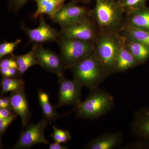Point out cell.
Listing matches in <instances>:
<instances>
[{"mask_svg": "<svg viewBox=\"0 0 149 149\" xmlns=\"http://www.w3.org/2000/svg\"><path fill=\"white\" fill-rule=\"evenodd\" d=\"M7 108L13 109L9 96H2L0 98V109Z\"/></svg>", "mask_w": 149, "mask_h": 149, "instance_id": "31", "label": "cell"}, {"mask_svg": "<svg viewBox=\"0 0 149 149\" xmlns=\"http://www.w3.org/2000/svg\"><path fill=\"white\" fill-rule=\"evenodd\" d=\"M9 8L12 10H19L27 2V0H8Z\"/></svg>", "mask_w": 149, "mask_h": 149, "instance_id": "30", "label": "cell"}, {"mask_svg": "<svg viewBox=\"0 0 149 149\" xmlns=\"http://www.w3.org/2000/svg\"><path fill=\"white\" fill-rule=\"evenodd\" d=\"M49 149H67L68 147L67 146H63L61 143L55 142L54 143H49Z\"/></svg>", "mask_w": 149, "mask_h": 149, "instance_id": "34", "label": "cell"}, {"mask_svg": "<svg viewBox=\"0 0 149 149\" xmlns=\"http://www.w3.org/2000/svg\"><path fill=\"white\" fill-rule=\"evenodd\" d=\"M91 0H72V1L74 2H80L84 3H90Z\"/></svg>", "mask_w": 149, "mask_h": 149, "instance_id": "35", "label": "cell"}, {"mask_svg": "<svg viewBox=\"0 0 149 149\" xmlns=\"http://www.w3.org/2000/svg\"><path fill=\"white\" fill-rule=\"evenodd\" d=\"M48 123L44 117L36 123L27 125L25 130L21 132L17 142L13 149H29L35 145L44 144L49 145L45 136V130Z\"/></svg>", "mask_w": 149, "mask_h": 149, "instance_id": "7", "label": "cell"}, {"mask_svg": "<svg viewBox=\"0 0 149 149\" xmlns=\"http://www.w3.org/2000/svg\"><path fill=\"white\" fill-rule=\"evenodd\" d=\"M3 77H19L21 76L18 69L15 68H0Z\"/></svg>", "mask_w": 149, "mask_h": 149, "instance_id": "29", "label": "cell"}, {"mask_svg": "<svg viewBox=\"0 0 149 149\" xmlns=\"http://www.w3.org/2000/svg\"><path fill=\"white\" fill-rule=\"evenodd\" d=\"M124 43L126 47L136 59L139 65L143 64L148 60L149 46L125 39Z\"/></svg>", "mask_w": 149, "mask_h": 149, "instance_id": "19", "label": "cell"}, {"mask_svg": "<svg viewBox=\"0 0 149 149\" xmlns=\"http://www.w3.org/2000/svg\"><path fill=\"white\" fill-rule=\"evenodd\" d=\"M124 42V38L118 33H100L95 42L94 53L103 67L107 77L116 72V60Z\"/></svg>", "mask_w": 149, "mask_h": 149, "instance_id": "3", "label": "cell"}, {"mask_svg": "<svg viewBox=\"0 0 149 149\" xmlns=\"http://www.w3.org/2000/svg\"><path fill=\"white\" fill-rule=\"evenodd\" d=\"M36 44L33 45L32 50L28 53L22 55L17 56L12 54V56L15 60L18 67L20 75H23L31 67L39 65L35 54Z\"/></svg>", "mask_w": 149, "mask_h": 149, "instance_id": "20", "label": "cell"}, {"mask_svg": "<svg viewBox=\"0 0 149 149\" xmlns=\"http://www.w3.org/2000/svg\"><path fill=\"white\" fill-rule=\"evenodd\" d=\"M12 107L15 112L20 116L22 129L26 128L31 116L24 88L11 93L9 96Z\"/></svg>", "mask_w": 149, "mask_h": 149, "instance_id": "12", "label": "cell"}, {"mask_svg": "<svg viewBox=\"0 0 149 149\" xmlns=\"http://www.w3.org/2000/svg\"><path fill=\"white\" fill-rule=\"evenodd\" d=\"M37 3V9L33 15V18L46 14L52 19L63 6L65 0H34Z\"/></svg>", "mask_w": 149, "mask_h": 149, "instance_id": "16", "label": "cell"}, {"mask_svg": "<svg viewBox=\"0 0 149 149\" xmlns=\"http://www.w3.org/2000/svg\"><path fill=\"white\" fill-rule=\"evenodd\" d=\"M125 24L149 31V7L146 6L125 12Z\"/></svg>", "mask_w": 149, "mask_h": 149, "instance_id": "15", "label": "cell"}, {"mask_svg": "<svg viewBox=\"0 0 149 149\" xmlns=\"http://www.w3.org/2000/svg\"><path fill=\"white\" fill-rule=\"evenodd\" d=\"M137 65H139L138 62L126 47L124 42L118 51L116 60V72H125Z\"/></svg>", "mask_w": 149, "mask_h": 149, "instance_id": "17", "label": "cell"}, {"mask_svg": "<svg viewBox=\"0 0 149 149\" xmlns=\"http://www.w3.org/2000/svg\"><path fill=\"white\" fill-rule=\"evenodd\" d=\"M93 91L84 101L75 107L74 110L78 118L95 119L106 114L112 109L114 99L111 95L97 89Z\"/></svg>", "mask_w": 149, "mask_h": 149, "instance_id": "4", "label": "cell"}, {"mask_svg": "<svg viewBox=\"0 0 149 149\" xmlns=\"http://www.w3.org/2000/svg\"><path fill=\"white\" fill-rule=\"evenodd\" d=\"M124 149H149V140L140 139V140L122 147Z\"/></svg>", "mask_w": 149, "mask_h": 149, "instance_id": "28", "label": "cell"}, {"mask_svg": "<svg viewBox=\"0 0 149 149\" xmlns=\"http://www.w3.org/2000/svg\"><path fill=\"white\" fill-rule=\"evenodd\" d=\"M92 11L84 6L77 5L72 1L64 5L56 15L53 21L61 27L69 26L92 17Z\"/></svg>", "mask_w": 149, "mask_h": 149, "instance_id": "9", "label": "cell"}, {"mask_svg": "<svg viewBox=\"0 0 149 149\" xmlns=\"http://www.w3.org/2000/svg\"><path fill=\"white\" fill-rule=\"evenodd\" d=\"M125 13L146 6L148 0H117Z\"/></svg>", "mask_w": 149, "mask_h": 149, "instance_id": "24", "label": "cell"}, {"mask_svg": "<svg viewBox=\"0 0 149 149\" xmlns=\"http://www.w3.org/2000/svg\"><path fill=\"white\" fill-rule=\"evenodd\" d=\"M0 68H15L18 69V65L11 54L1 59Z\"/></svg>", "mask_w": 149, "mask_h": 149, "instance_id": "26", "label": "cell"}, {"mask_svg": "<svg viewBox=\"0 0 149 149\" xmlns=\"http://www.w3.org/2000/svg\"><path fill=\"white\" fill-rule=\"evenodd\" d=\"M59 56L65 69L70 70L94 50L95 43L66 39L60 36L57 41Z\"/></svg>", "mask_w": 149, "mask_h": 149, "instance_id": "5", "label": "cell"}, {"mask_svg": "<svg viewBox=\"0 0 149 149\" xmlns=\"http://www.w3.org/2000/svg\"><path fill=\"white\" fill-rule=\"evenodd\" d=\"M53 132L50 136L55 142L66 144L72 139L68 130L59 129L55 126H53Z\"/></svg>", "mask_w": 149, "mask_h": 149, "instance_id": "23", "label": "cell"}, {"mask_svg": "<svg viewBox=\"0 0 149 149\" xmlns=\"http://www.w3.org/2000/svg\"><path fill=\"white\" fill-rule=\"evenodd\" d=\"M24 80L20 77H3L1 82V96L8 93H13L25 88Z\"/></svg>", "mask_w": 149, "mask_h": 149, "instance_id": "21", "label": "cell"}, {"mask_svg": "<svg viewBox=\"0 0 149 149\" xmlns=\"http://www.w3.org/2000/svg\"><path fill=\"white\" fill-rule=\"evenodd\" d=\"M73 80L92 91L97 89L107 77L103 67L94 51L70 69Z\"/></svg>", "mask_w": 149, "mask_h": 149, "instance_id": "2", "label": "cell"}, {"mask_svg": "<svg viewBox=\"0 0 149 149\" xmlns=\"http://www.w3.org/2000/svg\"><path fill=\"white\" fill-rule=\"evenodd\" d=\"M18 115L15 114L6 118L0 119V137L1 141L4 133H5L6 130L10 125L11 123L13 122L15 119H16Z\"/></svg>", "mask_w": 149, "mask_h": 149, "instance_id": "27", "label": "cell"}, {"mask_svg": "<svg viewBox=\"0 0 149 149\" xmlns=\"http://www.w3.org/2000/svg\"><path fill=\"white\" fill-rule=\"evenodd\" d=\"M59 85L58 100L56 108L66 105L77 106L81 102V93L83 86L75 80L66 79L63 74L57 75Z\"/></svg>", "mask_w": 149, "mask_h": 149, "instance_id": "8", "label": "cell"}, {"mask_svg": "<svg viewBox=\"0 0 149 149\" xmlns=\"http://www.w3.org/2000/svg\"><path fill=\"white\" fill-rule=\"evenodd\" d=\"M124 39L143 44L149 47V31L125 24L119 33Z\"/></svg>", "mask_w": 149, "mask_h": 149, "instance_id": "18", "label": "cell"}, {"mask_svg": "<svg viewBox=\"0 0 149 149\" xmlns=\"http://www.w3.org/2000/svg\"><path fill=\"white\" fill-rule=\"evenodd\" d=\"M35 54L39 65L44 69L57 75L63 74L65 69L59 55L44 48L42 44H36Z\"/></svg>", "mask_w": 149, "mask_h": 149, "instance_id": "11", "label": "cell"}, {"mask_svg": "<svg viewBox=\"0 0 149 149\" xmlns=\"http://www.w3.org/2000/svg\"><path fill=\"white\" fill-rule=\"evenodd\" d=\"M95 1L91 16L100 34H119L125 25L124 10L117 0Z\"/></svg>", "mask_w": 149, "mask_h": 149, "instance_id": "1", "label": "cell"}, {"mask_svg": "<svg viewBox=\"0 0 149 149\" xmlns=\"http://www.w3.org/2000/svg\"><path fill=\"white\" fill-rule=\"evenodd\" d=\"M38 97L40 103H46L49 102V95L42 89L38 91Z\"/></svg>", "mask_w": 149, "mask_h": 149, "instance_id": "32", "label": "cell"}, {"mask_svg": "<svg viewBox=\"0 0 149 149\" xmlns=\"http://www.w3.org/2000/svg\"><path fill=\"white\" fill-rule=\"evenodd\" d=\"M91 18L61 27L60 36L66 39L95 42L100 32L93 18Z\"/></svg>", "mask_w": 149, "mask_h": 149, "instance_id": "6", "label": "cell"}, {"mask_svg": "<svg viewBox=\"0 0 149 149\" xmlns=\"http://www.w3.org/2000/svg\"><path fill=\"white\" fill-rule=\"evenodd\" d=\"M40 17V25L35 29H29L24 23L21 24V29L27 35L29 42L35 44H42L57 42L60 37L59 33L47 24L42 15Z\"/></svg>", "mask_w": 149, "mask_h": 149, "instance_id": "10", "label": "cell"}, {"mask_svg": "<svg viewBox=\"0 0 149 149\" xmlns=\"http://www.w3.org/2000/svg\"><path fill=\"white\" fill-rule=\"evenodd\" d=\"M131 128L135 136L149 140V107L142 108L136 112L131 123Z\"/></svg>", "mask_w": 149, "mask_h": 149, "instance_id": "14", "label": "cell"}, {"mask_svg": "<svg viewBox=\"0 0 149 149\" xmlns=\"http://www.w3.org/2000/svg\"><path fill=\"white\" fill-rule=\"evenodd\" d=\"M20 39H17L13 42L4 41L0 45V59L6 56L13 54V51L21 42Z\"/></svg>", "mask_w": 149, "mask_h": 149, "instance_id": "25", "label": "cell"}, {"mask_svg": "<svg viewBox=\"0 0 149 149\" xmlns=\"http://www.w3.org/2000/svg\"><path fill=\"white\" fill-rule=\"evenodd\" d=\"M15 113L13 109L7 108L0 109V119L10 117Z\"/></svg>", "mask_w": 149, "mask_h": 149, "instance_id": "33", "label": "cell"}, {"mask_svg": "<svg viewBox=\"0 0 149 149\" xmlns=\"http://www.w3.org/2000/svg\"><path fill=\"white\" fill-rule=\"evenodd\" d=\"M121 132L108 133L94 138L84 147L87 149H113L119 148L123 142Z\"/></svg>", "mask_w": 149, "mask_h": 149, "instance_id": "13", "label": "cell"}, {"mask_svg": "<svg viewBox=\"0 0 149 149\" xmlns=\"http://www.w3.org/2000/svg\"><path fill=\"white\" fill-rule=\"evenodd\" d=\"M43 115V117L45 118L48 123L52 124L54 122L59 116L56 111L54 107L50 102L46 103H40Z\"/></svg>", "mask_w": 149, "mask_h": 149, "instance_id": "22", "label": "cell"}]
</instances>
